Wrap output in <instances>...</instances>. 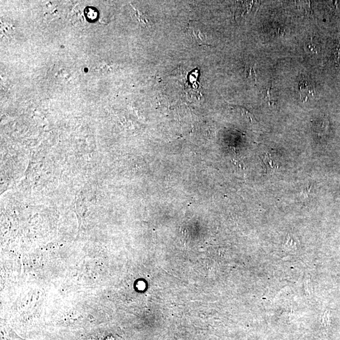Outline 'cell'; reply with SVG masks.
I'll return each instance as SVG.
<instances>
[{
	"label": "cell",
	"instance_id": "cell-1",
	"mask_svg": "<svg viewBox=\"0 0 340 340\" xmlns=\"http://www.w3.org/2000/svg\"><path fill=\"white\" fill-rule=\"evenodd\" d=\"M188 33L191 39L199 46H211L209 43L206 29L201 23L190 21L187 27Z\"/></svg>",
	"mask_w": 340,
	"mask_h": 340
},
{
	"label": "cell",
	"instance_id": "cell-2",
	"mask_svg": "<svg viewBox=\"0 0 340 340\" xmlns=\"http://www.w3.org/2000/svg\"><path fill=\"white\" fill-rule=\"evenodd\" d=\"M300 99L302 101L306 102L309 98L313 96V88L308 81H301L299 84Z\"/></svg>",
	"mask_w": 340,
	"mask_h": 340
},
{
	"label": "cell",
	"instance_id": "cell-3",
	"mask_svg": "<svg viewBox=\"0 0 340 340\" xmlns=\"http://www.w3.org/2000/svg\"><path fill=\"white\" fill-rule=\"evenodd\" d=\"M264 164L265 167V170H266L267 173H270L278 169V166L276 164H274L273 160L271 158L270 154H265Z\"/></svg>",
	"mask_w": 340,
	"mask_h": 340
},
{
	"label": "cell",
	"instance_id": "cell-4",
	"mask_svg": "<svg viewBox=\"0 0 340 340\" xmlns=\"http://www.w3.org/2000/svg\"><path fill=\"white\" fill-rule=\"evenodd\" d=\"M3 33V36L6 37H12L14 33V28L8 24H1V34Z\"/></svg>",
	"mask_w": 340,
	"mask_h": 340
},
{
	"label": "cell",
	"instance_id": "cell-5",
	"mask_svg": "<svg viewBox=\"0 0 340 340\" xmlns=\"http://www.w3.org/2000/svg\"><path fill=\"white\" fill-rule=\"evenodd\" d=\"M283 247L286 250H295L297 248V243L293 240L292 236H291L290 234L288 235L287 241L284 244Z\"/></svg>",
	"mask_w": 340,
	"mask_h": 340
},
{
	"label": "cell",
	"instance_id": "cell-6",
	"mask_svg": "<svg viewBox=\"0 0 340 340\" xmlns=\"http://www.w3.org/2000/svg\"><path fill=\"white\" fill-rule=\"evenodd\" d=\"M257 71L255 66H250L247 70V79L251 81H257Z\"/></svg>",
	"mask_w": 340,
	"mask_h": 340
},
{
	"label": "cell",
	"instance_id": "cell-7",
	"mask_svg": "<svg viewBox=\"0 0 340 340\" xmlns=\"http://www.w3.org/2000/svg\"><path fill=\"white\" fill-rule=\"evenodd\" d=\"M113 68L114 66H113V65L103 63L100 64L99 66H98L97 71L100 73H108L109 72L113 70Z\"/></svg>",
	"mask_w": 340,
	"mask_h": 340
},
{
	"label": "cell",
	"instance_id": "cell-8",
	"mask_svg": "<svg viewBox=\"0 0 340 340\" xmlns=\"http://www.w3.org/2000/svg\"><path fill=\"white\" fill-rule=\"evenodd\" d=\"M307 50H310L312 52L316 53V47L313 46V44H308L307 46Z\"/></svg>",
	"mask_w": 340,
	"mask_h": 340
}]
</instances>
